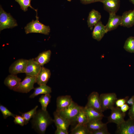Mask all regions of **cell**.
Returning <instances> with one entry per match:
<instances>
[{
	"label": "cell",
	"mask_w": 134,
	"mask_h": 134,
	"mask_svg": "<svg viewBox=\"0 0 134 134\" xmlns=\"http://www.w3.org/2000/svg\"><path fill=\"white\" fill-rule=\"evenodd\" d=\"M107 123H103L101 120H98L88 122L86 125L92 134V132L100 129Z\"/></svg>",
	"instance_id": "obj_24"
},
{
	"label": "cell",
	"mask_w": 134,
	"mask_h": 134,
	"mask_svg": "<svg viewBox=\"0 0 134 134\" xmlns=\"http://www.w3.org/2000/svg\"><path fill=\"white\" fill-rule=\"evenodd\" d=\"M28 60L21 59L13 62L9 68V72L10 74H16L25 73Z\"/></svg>",
	"instance_id": "obj_9"
},
{
	"label": "cell",
	"mask_w": 134,
	"mask_h": 134,
	"mask_svg": "<svg viewBox=\"0 0 134 134\" xmlns=\"http://www.w3.org/2000/svg\"><path fill=\"white\" fill-rule=\"evenodd\" d=\"M34 92L30 96V98H33L40 94H50L52 92L51 87L46 85L39 86L34 88Z\"/></svg>",
	"instance_id": "obj_23"
},
{
	"label": "cell",
	"mask_w": 134,
	"mask_h": 134,
	"mask_svg": "<svg viewBox=\"0 0 134 134\" xmlns=\"http://www.w3.org/2000/svg\"><path fill=\"white\" fill-rule=\"evenodd\" d=\"M129 98V97L127 96L124 98L117 99L115 102L116 106L120 107L126 103L127 101Z\"/></svg>",
	"instance_id": "obj_33"
},
{
	"label": "cell",
	"mask_w": 134,
	"mask_h": 134,
	"mask_svg": "<svg viewBox=\"0 0 134 134\" xmlns=\"http://www.w3.org/2000/svg\"><path fill=\"white\" fill-rule=\"evenodd\" d=\"M38 106H36L34 108L31 110L24 113H21V115L24 118L25 125L27 124L31 119L34 116L37 111Z\"/></svg>",
	"instance_id": "obj_27"
},
{
	"label": "cell",
	"mask_w": 134,
	"mask_h": 134,
	"mask_svg": "<svg viewBox=\"0 0 134 134\" xmlns=\"http://www.w3.org/2000/svg\"><path fill=\"white\" fill-rule=\"evenodd\" d=\"M70 134H91V133L85 125H76L72 130Z\"/></svg>",
	"instance_id": "obj_25"
},
{
	"label": "cell",
	"mask_w": 134,
	"mask_h": 134,
	"mask_svg": "<svg viewBox=\"0 0 134 134\" xmlns=\"http://www.w3.org/2000/svg\"><path fill=\"white\" fill-rule=\"evenodd\" d=\"M98 111L103 113L102 111L100 95L96 92H93L89 96L88 98V102L86 105Z\"/></svg>",
	"instance_id": "obj_10"
},
{
	"label": "cell",
	"mask_w": 134,
	"mask_h": 134,
	"mask_svg": "<svg viewBox=\"0 0 134 134\" xmlns=\"http://www.w3.org/2000/svg\"><path fill=\"white\" fill-rule=\"evenodd\" d=\"M110 109L111 113L107 118V123H113L117 125L125 121V113L122 111L120 107L113 106Z\"/></svg>",
	"instance_id": "obj_8"
},
{
	"label": "cell",
	"mask_w": 134,
	"mask_h": 134,
	"mask_svg": "<svg viewBox=\"0 0 134 134\" xmlns=\"http://www.w3.org/2000/svg\"><path fill=\"white\" fill-rule=\"evenodd\" d=\"M36 12V19L33 20L27 24L24 28L26 34L30 33H39L48 35L50 32L49 26H46L39 22V17L37 16V11Z\"/></svg>",
	"instance_id": "obj_2"
},
{
	"label": "cell",
	"mask_w": 134,
	"mask_h": 134,
	"mask_svg": "<svg viewBox=\"0 0 134 134\" xmlns=\"http://www.w3.org/2000/svg\"><path fill=\"white\" fill-rule=\"evenodd\" d=\"M51 96L50 94H44L41 96L39 99V102L41 106V109L47 110V106L50 102Z\"/></svg>",
	"instance_id": "obj_26"
},
{
	"label": "cell",
	"mask_w": 134,
	"mask_h": 134,
	"mask_svg": "<svg viewBox=\"0 0 134 134\" xmlns=\"http://www.w3.org/2000/svg\"><path fill=\"white\" fill-rule=\"evenodd\" d=\"M121 16L120 26L129 28L134 25V9L124 12Z\"/></svg>",
	"instance_id": "obj_18"
},
{
	"label": "cell",
	"mask_w": 134,
	"mask_h": 134,
	"mask_svg": "<svg viewBox=\"0 0 134 134\" xmlns=\"http://www.w3.org/2000/svg\"><path fill=\"white\" fill-rule=\"evenodd\" d=\"M83 108L87 115L88 122L101 120L104 117L103 113L100 112L86 105Z\"/></svg>",
	"instance_id": "obj_20"
},
{
	"label": "cell",
	"mask_w": 134,
	"mask_h": 134,
	"mask_svg": "<svg viewBox=\"0 0 134 134\" xmlns=\"http://www.w3.org/2000/svg\"><path fill=\"white\" fill-rule=\"evenodd\" d=\"M18 25L16 20L10 13L5 11L1 6L0 7V31L8 28H12Z\"/></svg>",
	"instance_id": "obj_4"
},
{
	"label": "cell",
	"mask_w": 134,
	"mask_h": 134,
	"mask_svg": "<svg viewBox=\"0 0 134 134\" xmlns=\"http://www.w3.org/2000/svg\"><path fill=\"white\" fill-rule=\"evenodd\" d=\"M107 33L105 26L100 21L94 26L92 33V37L94 39L100 41Z\"/></svg>",
	"instance_id": "obj_17"
},
{
	"label": "cell",
	"mask_w": 134,
	"mask_h": 134,
	"mask_svg": "<svg viewBox=\"0 0 134 134\" xmlns=\"http://www.w3.org/2000/svg\"><path fill=\"white\" fill-rule=\"evenodd\" d=\"M36 83V77L26 75L21 82L15 92L22 93H27L34 89V85Z\"/></svg>",
	"instance_id": "obj_6"
},
{
	"label": "cell",
	"mask_w": 134,
	"mask_h": 134,
	"mask_svg": "<svg viewBox=\"0 0 134 134\" xmlns=\"http://www.w3.org/2000/svg\"><path fill=\"white\" fill-rule=\"evenodd\" d=\"M130 108L129 105L127 103H126L121 106L120 108L122 112L125 113Z\"/></svg>",
	"instance_id": "obj_38"
},
{
	"label": "cell",
	"mask_w": 134,
	"mask_h": 134,
	"mask_svg": "<svg viewBox=\"0 0 134 134\" xmlns=\"http://www.w3.org/2000/svg\"><path fill=\"white\" fill-rule=\"evenodd\" d=\"M101 18L100 13L98 11L92 9L89 13L87 22L88 26L91 30L93 27L100 21Z\"/></svg>",
	"instance_id": "obj_21"
},
{
	"label": "cell",
	"mask_w": 134,
	"mask_h": 134,
	"mask_svg": "<svg viewBox=\"0 0 134 134\" xmlns=\"http://www.w3.org/2000/svg\"><path fill=\"white\" fill-rule=\"evenodd\" d=\"M14 118V122L15 124L22 126L25 125L24 119L21 115H16Z\"/></svg>",
	"instance_id": "obj_32"
},
{
	"label": "cell",
	"mask_w": 134,
	"mask_h": 134,
	"mask_svg": "<svg viewBox=\"0 0 134 134\" xmlns=\"http://www.w3.org/2000/svg\"><path fill=\"white\" fill-rule=\"evenodd\" d=\"M102 0H80L81 2L84 4H87L96 2H101Z\"/></svg>",
	"instance_id": "obj_36"
},
{
	"label": "cell",
	"mask_w": 134,
	"mask_h": 134,
	"mask_svg": "<svg viewBox=\"0 0 134 134\" xmlns=\"http://www.w3.org/2000/svg\"><path fill=\"white\" fill-rule=\"evenodd\" d=\"M124 48L127 51L134 53V37L130 36L127 38L125 42Z\"/></svg>",
	"instance_id": "obj_29"
},
{
	"label": "cell",
	"mask_w": 134,
	"mask_h": 134,
	"mask_svg": "<svg viewBox=\"0 0 134 134\" xmlns=\"http://www.w3.org/2000/svg\"><path fill=\"white\" fill-rule=\"evenodd\" d=\"M115 134H134V120L129 119L117 125Z\"/></svg>",
	"instance_id": "obj_7"
},
{
	"label": "cell",
	"mask_w": 134,
	"mask_h": 134,
	"mask_svg": "<svg viewBox=\"0 0 134 134\" xmlns=\"http://www.w3.org/2000/svg\"><path fill=\"white\" fill-rule=\"evenodd\" d=\"M21 79L16 74H10L5 79L4 83L9 89L15 91L18 88Z\"/></svg>",
	"instance_id": "obj_13"
},
{
	"label": "cell",
	"mask_w": 134,
	"mask_h": 134,
	"mask_svg": "<svg viewBox=\"0 0 134 134\" xmlns=\"http://www.w3.org/2000/svg\"><path fill=\"white\" fill-rule=\"evenodd\" d=\"M0 110L4 119L10 116L14 117L16 115L11 112L6 107L1 104L0 105Z\"/></svg>",
	"instance_id": "obj_31"
},
{
	"label": "cell",
	"mask_w": 134,
	"mask_h": 134,
	"mask_svg": "<svg viewBox=\"0 0 134 134\" xmlns=\"http://www.w3.org/2000/svg\"><path fill=\"white\" fill-rule=\"evenodd\" d=\"M104 9L109 13H116L119 9L120 0H102Z\"/></svg>",
	"instance_id": "obj_16"
},
{
	"label": "cell",
	"mask_w": 134,
	"mask_h": 134,
	"mask_svg": "<svg viewBox=\"0 0 134 134\" xmlns=\"http://www.w3.org/2000/svg\"><path fill=\"white\" fill-rule=\"evenodd\" d=\"M134 103V95L128 100L126 103L129 105H132Z\"/></svg>",
	"instance_id": "obj_39"
},
{
	"label": "cell",
	"mask_w": 134,
	"mask_h": 134,
	"mask_svg": "<svg viewBox=\"0 0 134 134\" xmlns=\"http://www.w3.org/2000/svg\"><path fill=\"white\" fill-rule=\"evenodd\" d=\"M42 67L34 59H30L28 60L25 73L26 75L36 77Z\"/></svg>",
	"instance_id": "obj_11"
},
{
	"label": "cell",
	"mask_w": 134,
	"mask_h": 134,
	"mask_svg": "<svg viewBox=\"0 0 134 134\" xmlns=\"http://www.w3.org/2000/svg\"><path fill=\"white\" fill-rule=\"evenodd\" d=\"M109 14L108 22L105 26L107 32L116 29L121 22L122 16L117 15L116 13Z\"/></svg>",
	"instance_id": "obj_12"
},
{
	"label": "cell",
	"mask_w": 134,
	"mask_h": 134,
	"mask_svg": "<svg viewBox=\"0 0 134 134\" xmlns=\"http://www.w3.org/2000/svg\"><path fill=\"white\" fill-rule=\"evenodd\" d=\"M51 52L50 50L44 51L39 53L34 59L42 67L48 63L50 60Z\"/></svg>",
	"instance_id": "obj_22"
},
{
	"label": "cell",
	"mask_w": 134,
	"mask_h": 134,
	"mask_svg": "<svg viewBox=\"0 0 134 134\" xmlns=\"http://www.w3.org/2000/svg\"><path fill=\"white\" fill-rule=\"evenodd\" d=\"M53 114L54 117L53 122L56 128H61L68 131L69 126L71 125L70 122L61 116L56 111L54 112Z\"/></svg>",
	"instance_id": "obj_19"
},
{
	"label": "cell",
	"mask_w": 134,
	"mask_h": 134,
	"mask_svg": "<svg viewBox=\"0 0 134 134\" xmlns=\"http://www.w3.org/2000/svg\"><path fill=\"white\" fill-rule=\"evenodd\" d=\"M32 0H15L20 5V8L24 11L25 12L27 11L28 8L30 7L32 9L34 10L35 11L37 10L34 9L31 6V2Z\"/></svg>",
	"instance_id": "obj_30"
},
{
	"label": "cell",
	"mask_w": 134,
	"mask_h": 134,
	"mask_svg": "<svg viewBox=\"0 0 134 134\" xmlns=\"http://www.w3.org/2000/svg\"><path fill=\"white\" fill-rule=\"evenodd\" d=\"M51 72L48 69L42 67L36 76V83L39 86L46 85L51 76Z\"/></svg>",
	"instance_id": "obj_15"
},
{
	"label": "cell",
	"mask_w": 134,
	"mask_h": 134,
	"mask_svg": "<svg viewBox=\"0 0 134 134\" xmlns=\"http://www.w3.org/2000/svg\"><path fill=\"white\" fill-rule=\"evenodd\" d=\"M134 5V0H129Z\"/></svg>",
	"instance_id": "obj_40"
},
{
	"label": "cell",
	"mask_w": 134,
	"mask_h": 134,
	"mask_svg": "<svg viewBox=\"0 0 134 134\" xmlns=\"http://www.w3.org/2000/svg\"><path fill=\"white\" fill-rule=\"evenodd\" d=\"M69 2L71 1L72 0H67Z\"/></svg>",
	"instance_id": "obj_41"
},
{
	"label": "cell",
	"mask_w": 134,
	"mask_h": 134,
	"mask_svg": "<svg viewBox=\"0 0 134 134\" xmlns=\"http://www.w3.org/2000/svg\"><path fill=\"white\" fill-rule=\"evenodd\" d=\"M53 122V119L47 110L41 109L37 111L31 121L32 128L41 134H45L47 128Z\"/></svg>",
	"instance_id": "obj_1"
},
{
	"label": "cell",
	"mask_w": 134,
	"mask_h": 134,
	"mask_svg": "<svg viewBox=\"0 0 134 134\" xmlns=\"http://www.w3.org/2000/svg\"><path fill=\"white\" fill-rule=\"evenodd\" d=\"M82 107L73 101L68 107L58 112L71 124L77 122L78 116Z\"/></svg>",
	"instance_id": "obj_3"
},
{
	"label": "cell",
	"mask_w": 134,
	"mask_h": 134,
	"mask_svg": "<svg viewBox=\"0 0 134 134\" xmlns=\"http://www.w3.org/2000/svg\"><path fill=\"white\" fill-rule=\"evenodd\" d=\"M55 134H68V131H65L62 129L56 128Z\"/></svg>",
	"instance_id": "obj_37"
},
{
	"label": "cell",
	"mask_w": 134,
	"mask_h": 134,
	"mask_svg": "<svg viewBox=\"0 0 134 134\" xmlns=\"http://www.w3.org/2000/svg\"><path fill=\"white\" fill-rule=\"evenodd\" d=\"M73 101L71 96L69 95L60 96L56 100V111L59 112L70 106Z\"/></svg>",
	"instance_id": "obj_14"
},
{
	"label": "cell",
	"mask_w": 134,
	"mask_h": 134,
	"mask_svg": "<svg viewBox=\"0 0 134 134\" xmlns=\"http://www.w3.org/2000/svg\"><path fill=\"white\" fill-rule=\"evenodd\" d=\"M128 115L130 118L134 120V103L129 109Z\"/></svg>",
	"instance_id": "obj_35"
},
{
	"label": "cell",
	"mask_w": 134,
	"mask_h": 134,
	"mask_svg": "<svg viewBox=\"0 0 134 134\" xmlns=\"http://www.w3.org/2000/svg\"><path fill=\"white\" fill-rule=\"evenodd\" d=\"M82 107L78 116L76 125H85L88 122V120L86 113Z\"/></svg>",
	"instance_id": "obj_28"
},
{
	"label": "cell",
	"mask_w": 134,
	"mask_h": 134,
	"mask_svg": "<svg viewBox=\"0 0 134 134\" xmlns=\"http://www.w3.org/2000/svg\"><path fill=\"white\" fill-rule=\"evenodd\" d=\"M101 110L102 112L107 109H111L114 106L118 99L115 93H102L100 95Z\"/></svg>",
	"instance_id": "obj_5"
},
{
	"label": "cell",
	"mask_w": 134,
	"mask_h": 134,
	"mask_svg": "<svg viewBox=\"0 0 134 134\" xmlns=\"http://www.w3.org/2000/svg\"><path fill=\"white\" fill-rule=\"evenodd\" d=\"M110 133L108 132L107 124L100 129L92 132V134H110Z\"/></svg>",
	"instance_id": "obj_34"
}]
</instances>
